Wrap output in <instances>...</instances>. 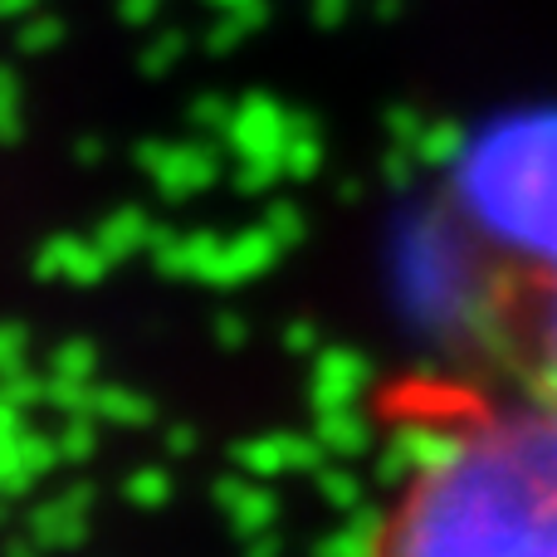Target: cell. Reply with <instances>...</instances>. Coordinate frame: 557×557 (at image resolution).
Listing matches in <instances>:
<instances>
[{"label":"cell","mask_w":557,"mask_h":557,"mask_svg":"<svg viewBox=\"0 0 557 557\" xmlns=\"http://www.w3.org/2000/svg\"><path fill=\"white\" fill-rule=\"evenodd\" d=\"M362 557H557V401L474 406L421 455Z\"/></svg>","instance_id":"obj_1"},{"label":"cell","mask_w":557,"mask_h":557,"mask_svg":"<svg viewBox=\"0 0 557 557\" xmlns=\"http://www.w3.org/2000/svg\"><path fill=\"white\" fill-rule=\"evenodd\" d=\"M553 376H557V298H553Z\"/></svg>","instance_id":"obj_2"}]
</instances>
